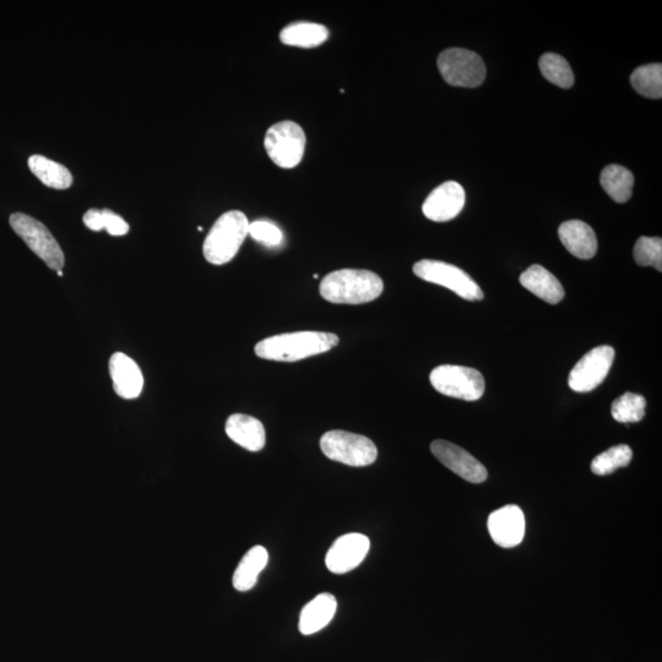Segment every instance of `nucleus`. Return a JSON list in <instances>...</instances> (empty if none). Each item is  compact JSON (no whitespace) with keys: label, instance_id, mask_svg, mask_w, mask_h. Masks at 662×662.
<instances>
[{"label":"nucleus","instance_id":"nucleus-1","mask_svg":"<svg viewBox=\"0 0 662 662\" xmlns=\"http://www.w3.org/2000/svg\"><path fill=\"white\" fill-rule=\"evenodd\" d=\"M339 336L322 331H298L259 341L255 354L263 360L296 362L317 356L339 345Z\"/></svg>","mask_w":662,"mask_h":662},{"label":"nucleus","instance_id":"nucleus-2","mask_svg":"<svg viewBox=\"0 0 662 662\" xmlns=\"http://www.w3.org/2000/svg\"><path fill=\"white\" fill-rule=\"evenodd\" d=\"M319 290L324 300L336 305H363L377 300L384 284L373 271L343 269L325 276Z\"/></svg>","mask_w":662,"mask_h":662},{"label":"nucleus","instance_id":"nucleus-3","mask_svg":"<svg viewBox=\"0 0 662 662\" xmlns=\"http://www.w3.org/2000/svg\"><path fill=\"white\" fill-rule=\"evenodd\" d=\"M249 224L247 216L238 210L227 211L219 217L205 238V259L214 265L231 262L248 236Z\"/></svg>","mask_w":662,"mask_h":662},{"label":"nucleus","instance_id":"nucleus-4","mask_svg":"<svg viewBox=\"0 0 662 662\" xmlns=\"http://www.w3.org/2000/svg\"><path fill=\"white\" fill-rule=\"evenodd\" d=\"M320 448L325 457L338 463L362 468L372 465L378 457V449L370 438L346 431H329L320 438Z\"/></svg>","mask_w":662,"mask_h":662},{"label":"nucleus","instance_id":"nucleus-5","mask_svg":"<svg viewBox=\"0 0 662 662\" xmlns=\"http://www.w3.org/2000/svg\"><path fill=\"white\" fill-rule=\"evenodd\" d=\"M10 226L48 268L63 270L65 257L62 248L42 222L29 215L15 213L10 216Z\"/></svg>","mask_w":662,"mask_h":662},{"label":"nucleus","instance_id":"nucleus-6","mask_svg":"<svg viewBox=\"0 0 662 662\" xmlns=\"http://www.w3.org/2000/svg\"><path fill=\"white\" fill-rule=\"evenodd\" d=\"M432 387L450 398L476 401L485 393V379L475 368L443 365L430 374Z\"/></svg>","mask_w":662,"mask_h":662},{"label":"nucleus","instance_id":"nucleus-7","mask_svg":"<svg viewBox=\"0 0 662 662\" xmlns=\"http://www.w3.org/2000/svg\"><path fill=\"white\" fill-rule=\"evenodd\" d=\"M264 146L275 165L290 170L300 165L305 155L306 134L295 122H279L269 128Z\"/></svg>","mask_w":662,"mask_h":662},{"label":"nucleus","instance_id":"nucleus-8","mask_svg":"<svg viewBox=\"0 0 662 662\" xmlns=\"http://www.w3.org/2000/svg\"><path fill=\"white\" fill-rule=\"evenodd\" d=\"M438 69L447 84L458 88H477L486 79L482 58L463 48H450L439 54Z\"/></svg>","mask_w":662,"mask_h":662},{"label":"nucleus","instance_id":"nucleus-9","mask_svg":"<svg viewBox=\"0 0 662 662\" xmlns=\"http://www.w3.org/2000/svg\"><path fill=\"white\" fill-rule=\"evenodd\" d=\"M414 274L431 284L446 287L466 301H481L484 298L481 287L455 265L439 260H420L414 265Z\"/></svg>","mask_w":662,"mask_h":662},{"label":"nucleus","instance_id":"nucleus-10","mask_svg":"<svg viewBox=\"0 0 662 662\" xmlns=\"http://www.w3.org/2000/svg\"><path fill=\"white\" fill-rule=\"evenodd\" d=\"M615 360L611 346H599L580 358L568 377L569 388L577 393H589L605 381Z\"/></svg>","mask_w":662,"mask_h":662},{"label":"nucleus","instance_id":"nucleus-11","mask_svg":"<svg viewBox=\"0 0 662 662\" xmlns=\"http://www.w3.org/2000/svg\"><path fill=\"white\" fill-rule=\"evenodd\" d=\"M431 452L461 479L471 482V484H482L486 481L488 472L485 466L457 444L438 439L431 444Z\"/></svg>","mask_w":662,"mask_h":662},{"label":"nucleus","instance_id":"nucleus-12","mask_svg":"<svg viewBox=\"0 0 662 662\" xmlns=\"http://www.w3.org/2000/svg\"><path fill=\"white\" fill-rule=\"evenodd\" d=\"M370 548L371 541L366 535L354 533L340 536L330 547L325 564L331 573H349L365 561Z\"/></svg>","mask_w":662,"mask_h":662},{"label":"nucleus","instance_id":"nucleus-13","mask_svg":"<svg viewBox=\"0 0 662 662\" xmlns=\"http://www.w3.org/2000/svg\"><path fill=\"white\" fill-rule=\"evenodd\" d=\"M465 205V191L454 181L443 183L428 195L422 205L423 215L434 222H447L455 219Z\"/></svg>","mask_w":662,"mask_h":662},{"label":"nucleus","instance_id":"nucleus-14","mask_svg":"<svg viewBox=\"0 0 662 662\" xmlns=\"http://www.w3.org/2000/svg\"><path fill=\"white\" fill-rule=\"evenodd\" d=\"M488 531L498 546L512 548L522 544L525 535V517L518 506L499 508L488 518Z\"/></svg>","mask_w":662,"mask_h":662},{"label":"nucleus","instance_id":"nucleus-15","mask_svg":"<svg viewBox=\"0 0 662 662\" xmlns=\"http://www.w3.org/2000/svg\"><path fill=\"white\" fill-rule=\"evenodd\" d=\"M110 374L113 389L118 396L126 400L139 398L144 388V376L137 362L117 352L110 360Z\"/></svg>","mask_w":662,"mask_h":662},{"label":"nucleus","instance_id":"nucleus-16","mask_svg":"<svg viewBox=\"0 0 662 662\" xmlns=\"http://www.w3.org/2000/svg\"><path fill=\"white\" fill-rule=\"evenodd\" d=\"M558 236L567 251L579 259L588 260L598 252V238L588 224L571 220L563 222L558 229Z\"/></svg>","mask_w":662,"mask_h":662},{"label":"nucleus","instance_id":"nucleus-17","mask_svg":"<svg viewBox=\"0 0 662 662\" xmlns=\"http://www.w3.org/2000/svg\"><path fill=\"white\" fill-rule=\"evenodd\" d=\"M226 433L231 441L249 452H259L265 447V428L263 423L252 416L235 414L226 422Z\"/></svg>","mask_w":662,"mask_h":662},{"label":"nucleus","instance_id":"nucleus-18","mask_svg":"<svg viewBox=\"0 0 662 662\" xmlns=\"http://www.w3.org/2000/svg\"><path fill=\"white\" fill-rule=\"evenodd\" d=\"M336 609H338V601L335 596L327 593L318 595L303 607L298 629L303 636H312L322 631L333 620Z\"/></svg>","mask_w":662,"mask_h":662},{"label":"nucleus","instance_id":"nucleus-19","mask_svg":"<svg viewBox=\"0 0 662 662\" xmlns=\"http://www.w3.org/2000/svg\"><path fill=\"white\" fill-rule=\"evenodd\" d=\"M519 281L526 290L550 305H557L563 300L564 289L560 280L541 265H533L524 271Z\"/></svg>","mask_w":662,"mask_h":662},{"label":"nucleus","instance_id":"nucleus-20","mask_svg":"<svg viewBox=\"0 0 662 662\" xmlns=\"http://www.w3.org/2000/svg\"><path fill=\"white\" fill-rule=\"evenodd\" d=\"M329 39V30L322 24L297 21L280 32V41L286 46L314 48Z\"/></svg>","mask_w":662,"mask_h":662},{"label":"nucleus","instance_id":"nucleus-21","mask_svg":"<svg viewBox=\"0 0 662 662\" xmlns=\"http://www.w3.org/2000/svg\"><path fill=\"white\" fill-rule=\"evenodd\" d=\"M269 562V553L263 546H254L243 556L233 574L232 583L238 591H248L258 582L259 574Z\"/></svg>","mask_w":662,"mask_h":662},{"label":"nucleus","instance_id":"nucleus-22","mask_svg":"<svg viewBox=\"0 0 662 662\" xmlns=\"http://www.w3.org/2000/svg\"><path fill=\"white\" fill-rule=\"evenodd\" d=\"M29 167L30 171L47 187L59 189V191L72 187V173L67 167L56 161L42 155H34L29 159Z\"/></svg>","mask_w":662,"mask_h":662},{"label":"nucleus","instance_id":"nucleus-23","mask_svg":"<svg viewBox=\"0 0 662 662\" xmlns=\"http://www.w3.org/2000/svg\"><path fill=\"white\" fill-rule=\"evenodd\" d=\"M600 182L604 191L616 203H626L632 197L634 176L626 167L610 165L601 172Z\"/></svg>","mask_w":662,"mask_h":662},{"label":"nucleus","instance_id":"nucleus-24","mask_svg":"<svg viewBox=\"0 0 662 662\" xmlns=\"http://www.w3.org/2000/svg\"><path fill=\"white\" fill-rule=\"evenodd\" d=\"M631 83L638 94L648 99L662 97V65L647 64L634 70Z\"/></svg>","mask_w":662,"mask_h":662},{"label":"nucleus","instance_id":"nucleus-25","mask_svg":"<svg viewBox=\"0 0 662 662\" xmlns=\"http://www.w3.org/2000/svg\"><path fill=\"white\" fill-rule=\"evenodd\" d=\"M539 67L542 75L558 88L569 89L574 84L571 65L555 53H546L540 58Z\"/></svg>","mask_w":662,"mask_h":662},{"label":"nucleus","instance_id":"nucleus-26","mask_svg":"<svg viewBox=\"0 0 662 662\" xmlns=\"http://www.w3.org/2000/svg\"><path fill=\"white\" fill-rule=\"evenodd\" d=\"M647 400L644 396L626 393L613 401L611 414L613 419L621 423H634L644 419Z\"/></svg>","mask_w":662,"mask_h":662},{"label":"nucleus","instance_id":"nucleus-27","mask_svg":"<svg viewBox=\"0 0 662 662\" xmlns=\"http://www.w3.org/2000/svg\"><path fill=\"white\" fill-rule=\"evenodd\" d=\"M632 458V449L626 444H621V446L612 447L598 455L591 463V471L599 476L611 475L618 469L626 468Z\"/></svg>","mask_w":662,"mask_h":662},{"label":"nucleus","instance_id":"nucleus-28","mask_svg":"<svg viewBox=\"0 0 662 662\" xmlns=\"http://www.w3.org/2000/svg\"><path fill=\"white\" fill-rule=\"evenodd\" d=\"M634 259L640 267L662 270V240L660 237H640L634 247Z\"/></svg>","mask_w":662,"mask_h":662},{"label":"nucleus","instance_id":"nucleus-29","mask_svg":"<svg viewBox=\"0 0 662 662\" xmlns=\"http://www.w3.org/2000/svg\"><path fill=\"white\" fill-rule=\"evenodd\" d=\"M248 235L253 240L264 244L269 248L280 246L284 241V233L273 222L258 220L249 224Z\"/></svg>","mask_w":662,"mask_h":662},{"label":"nucleus","instance_id":"nucleus-30","mask_svg":"<svg viewBox=\"0 0 662 662\" xmlns=\"http://www.w3.org/2000/svg\"><path fill=\"white\" fill-rule=\"evenodd\" d=\"M103 220H105V230L111 236L119 237L127 235L129 232V225L123 217L117 215L115 211L103 209Z\"/></svg>","mask_w":662,"mask_h":662},{"label":"nucleus","instance_id":"nucleus-31","mask_svg":"<svg viewBox=\"0 0 662 662\" xmlns=\"http://www.w3.org/2000/svg\"><path fill=\"white\" fill-rule=\"evenodd\" d=\"M83 221L86 227L91 231H102L105 230V220H103L102 210L99 209H90L83 217Z\"/></svg>","mask_w":662,"mask_h":662},{"label":"nucleus","instance_id":"nucleus-32","mask_svg":"<svg viewBox=\"0 0 662 662\" xmlns=\"http://www.w3.org/2000/svg\"><path fill=\"white\" fill-rule=\"evenodd\" d=\"M57 274H58V276H61V278H62V276L64 275V274H63V271H57Z\"/></svg>","mask_w":662,"mask_h":662}]
</instances>
